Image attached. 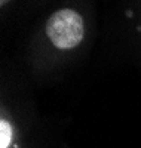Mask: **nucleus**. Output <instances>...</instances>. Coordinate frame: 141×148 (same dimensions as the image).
Wrapping results in <instances>:
<instances>
[{"label":"nucleus","mask_w":141,"mask_h":148,"mask_svg":"<svg viewBox=\"0 0 141 148\" xmlns=\"http://www.w3.org/2000/svg\"><path fill=\"white\" fill-rule=\"evenodd\" d=\"M46 34L58 49H73L83 40V19L73 9H61L46 22Z\"/></svg>","instance_id":"f257e3e1"},{"label":"nucleus","mask_w":141,"mask_h":148,"mask_svg":"<svg viewBox=\"0 0 141 148\" xmlns=\"http://www.w3.org/2000/svg\"><path fill=\"white\" fill-rule=\"evenodd\" d=\"M12 139V127L6 120L0 121V148H8Z\"/></svg>","instance_id":"f03ea898"},{"label":"nucleus","mask_w":141,"mask_h":148,"mask_svg":"<svg viewBox=\"0 0 141 148\" xmlns=\"http://www.w3.org/2000/svg\"><path fill=\"white\" fill-rule=\"evenodd\" d=\"M6 2H9V0H0V5H5Z\"/></svg>","instance_id":"7ed1b4c3"}]
</instances>
